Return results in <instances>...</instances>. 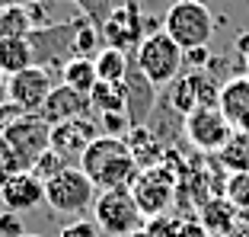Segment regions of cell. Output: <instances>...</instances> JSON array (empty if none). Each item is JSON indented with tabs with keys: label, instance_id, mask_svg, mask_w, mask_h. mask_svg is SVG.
Masks as SVG:
<instances>
[{
	"label": "cell",
	"instance_id": "obj_17",
	"mask_svg": "<svg viewBox=\"0 0 249 237\" xmlns=\"http://www.w3.org/2000/svg\"><path fill=\"white\" fill-rule=\"evenodd\" d=\"M217 109L227 116V122L236 132H249V74L230 77L220 83Z\"/></svg>",
	"mask_w": 249,
	"mask_h": 237
},
{
	"label": "cell",
	"instance_id": "obj_12",
	"mask_svg": "<svg viewBox=\"0 0 249 237\" xmlns=\"http://www.w3.org/2000/svg\"><path fill=\"white\" fill-rule=\"evenodd\" d=\"M144 36H147V16L141 13V10H128L124 3L112 10L109 20L103 22L106 45H109V48H118V52H124V55L138 52V45L144 42Z\"/></svg>",
	"mask_w": 249,
	"mask_h": 237
},
{
	"label": "cell",
	"instance_id": "obj_23",
	"mask_svg": "<svg viewBox=\"0 0 249 237\" xmlns=\"http://www.w3.org/2000/svg\"><path fill=\"white\" fill-rule=\"evenodd\" d=\"M89 106L99 109V116L106 112H124L128 109V93H124V83H106L99 80L89 93Z\"/></svg>",
	"mask_w": 249,
	"mask_h": 237
},
{
	"label": "cell",
	"instance_id": "obj_6",
	"mask_svg": "<svg viewBox=\"0 0 249 237\" xmlns=\"http://www.w3.org/2000/svg\"><path fill=\"white\" fill-rule=\"evenodd\" d=\"M45 202L58 215H83L96 202V186L80 167H64L45 183Z\"/></svg>",
	"mask_w": 249,
	"mask_h": 237
},
{
	"label": "cell",
	"instance_id": "obj_21",
	"mask_svg": "<svg viewBox=\"0 0 249 237\" xmlns=\"http://www.w3.org/2000/svg\"><path fill=\"white\" fill-rule=\"evenodd\" d=\"M96 77L106 83H124L128 77V67H131V55L118 52V48H109L106 45L103 52H96Z\"/></svg>",
	"mask_w": 249,
	"mask_h": 237
},
{
	"label": "cell",
	"instance_id": "obj_9",
	"mask_svg": "<svg viewBox=\"0 0 249 237\" xmlns=\"http://www.w3.org/2000/svg\"><path fill=\"white\" fill-rule=\"evenodd\" d=\"M131 196L138 202L141 215L144 218H157L169 208V199H173V189H176V179L166 167H150V170H141L138 177L131 179Z\"/></svg>",
	"mask_w": 249,
	"mask_h": 237
},
{
	"label": "cell",
	"instance_id": "obj_29",
	"mask_svg": "<svg viewBox=\"0 0 249 237\" xmlns=\"http://www.w3.org/2000/svg\"><path fill=\"white\" fill-rule=\"evenodd\" d=\"M22 234H26V228H22L19 215L3 212V215H0V237H22Z\"/></svg>",
	"mask_w": 249,
	"mask_h": 237
},
{
	"label": "cell",
	"instance_id": "obj_15",
	"mask_svg": "<svg viewBox=\"0 0 249 237\" xmlns=\"http://www.w3.org/2000/svg\"><path fill=\"white\" fill-rule=\"evenodd\" d=\"M89 109H93L89 97H83V93L71 90L67 83H61V87L52 90V97L45 99V106L38 109V118L54 128L61 122H71V118H89Z\"/></svg>",
	"mask_w": 249,
	"mask_h": 237
},
{
	"label": "cell",
	"instance_id": "obj_24",
	"mask_svg": "<svg viewBox=\"0 0 249 237\" xmlns=\"http://www.w3.org/2000/svg\"><path fill=\"white\" fill-rule=\"evenodd\" d=\"M217 160L230 173H249V132H233V138L217 154Z\"/></svg>",
	"mask_w": 249,
	"mask_h": 237
},
{
	"label": "cell",
	"instance_id": "obj_19",
	"mask_svg": "<svg viewBox=\"0 0 249 237\" xmlns=\"http://www.w3.org/2000/svg\"><path fill=\"white\" fill-rule=\"evenodd\" d=\"M26 67H36V48L29 39H7L0 42V74L13 77Z\"/></svg>",
	"mask_w": 249,
	"mask_h": 237
},
{
	"label": "cell",
	"instance_id": "obj_20",
	"mask_svg": "<svg viewBox=\"0 0 249 237\" xmlns=\"http://www.w3.org/2000/svg\"><path fill=\"white\" fill-rule=\"evenodd\" d=\"M36 29L29 3H7L0 7V42L7 39H29Z\"/></svg>",
	"mask_w": 249,
	"mask_h": 237
},
{
	"label": "cell",
	"instance_id": "obj_18",
	"mask_svg": "<svg viewBox=\"0 0 249 237\" xmlns=\"http://www.w3.org/2000/svg\"><path fill=\"white\" fill-rule=\"evenodd\" d=\"M124 141H128V148H131L134 160H138V170H150V167H160V160H163V144L157 141V135L150 132L147 125L131 128V132L124 135Z\"/></svg>",
	"mask_w": 249,
	"mask_h": 237
},
{
	"label": "cell",
	"instance_id": "obj_13",
	"mask_svg": "<svg viewBox=\"0 0 249 237\" xmlns=\"http://www.w3.org/2000/svg\"><path fill=\"white\" fill-rule=\"evenodd\" d=\"M99 138V125L89 122V118H71V122H61L52 128V151L61 157L64 163L77 167L83 157V151Z\"/></svg>",
	"mask_w": 249,
	"mask_h": 237
},
{
	"label": "cell",
	"instance_id": "obj_28",
	"mask_svg": "<svg viewBox=\"0 0 249 237\" xmlns=\"http://www.w3.org/2000/svg\"><path fill=\"white\" fill-rule=\"evenodd\" d=\"M103 231L96 228V221H87V218H80V221H71L67 228H61V237H99Z\"/></svg>",
	"mask_w": 249,
	"mask_h": 237
},
{
	"label": "cell",
	"instance_id": "obj_34",
	"mask_svg": "<svg viewBox=\"0 0 249 237\" xmlns=\"http://www.w3.org/2000/svg\"><path fill=\"white\" fill-rule=\"evenodd\" d=\"M22 237H38V234H22Z\"/></svg>",
	"mask_w": 249,
	"mask_h": 237
},
{
	"label": "cell",
	"instance_id": "obj_8",
	"mask_svg": "<svg viewBox=\"0 0 249 237\" xmlns=\"http://www.w3.org/2000/svg\"><path fill=\"white\" fill-rule=\"evenodd\" d=\"M52 90H54L52 71H45V67H38V64L7 77V99L19 116H38L45 99L52 97Z\"/></svg>",
	"mask_w": 249,
	"mask_h": 237
},
{
	"label": "cell",
	"instance_id": "obj_2",
	"mask_svg": "<svg viewBox=\"0 0 249 237\" xmlns=\"http://www.w3.org/2000/svg\"><path fill=\"white\" fill-rule=\"evenodd\" d=\"M52 148V125L38 116H16L0 135V167L7 173L32 170V163Z\"/></svg>",
	"mask_w": 249,
	"mask_h": 237
},
{
	"label": "cell",
	"instance_id": "obj_10",
	"mask_svg": "<svg viewBox=\"0 0 249 237\" xmlns=\"http://www.w3.org/2000/svg\"><path fill=\"white\" fill-rule=\"evenodd\" d=\"M77 22H80V20L61 22V26H38V29H32L29 42H32V48H36V64L38 67L48 71L52 64H58L61 71H64V64L71 61V55H73ZM73 58H77V55H73Z\"/></svg>",
	"mask_w": 249,
	"mask_h": 237
},
{
	"label": "cell",
	"instance_id": "obj_4",
	"mask_svg": "<svg viewBox=\"0 0 249 237\" xmlns=\"http://www.w3.org/2000/svg\"><path fill=\"white\" fill-rule=\"evenodd\" d=\"M134 64H138V71L154 83V87H163V83L179 80L182 64H185V52L163 29H157V32H147L144 42L138 45Z\"/></svg>",
	"mask_w": 249,
	"mask_h": 237
},
{
	"label": "cell",
	"instance_id": "obj_35",
	"mask_svg": "<svg viewBox=\"0 0 249 237\" xmlns=\"http://www.w3.org/2000/svg\"><path fill=\"white\" fill-rule=\"evenodd\" d=\"M173 3H176V0H173Z\"/></svg>",
	"mask_w": 249,
	"mask_h": 237
},
{
	"label": "cell",
	"instance_id": "obj_3",
	"mask_svg": "<svg viewBox=\"0 0 249 237\" xmlns=\"http://www.w3.org/2000/svg\"><path fill=\"white\" fill-rule=\"evenodd\" d=\"M163 32L182 52L205 48L214 36V16L201 0H176V3H169L166 16H163Z\"/></svg>",
	"mask_w": 249,
	"mask_h": 237
},
{
	"label": "cell",
	"instance_id": "obj_14",
	"mask_svg": "<svg viewBox=\"0 0 249 237\" xmlns=\"http://www.w3.org/2000/svg\"><path fill=\"white\" fill-rule=\"evenodd\" d=\"M0 199H3V208L13 212V215L32 212V208H38L45 202V183L29 170L10 173L3 179V186H0Z\"/></svg>",
	"mask_w": 249,
	"mask_h": 237
},
{
	"label": "cell",
	"instance_id": "obj_31",
	"mask_svg": "<svg viewBox=\"0 0 249 237\" xmlns=\"http://www.w3.org/2000/svg\"><path fill=\"white\" fill-rule=\"evenodd\" d=\"M236 52H240V55H246V58H249V32H246V36H240V39H236Z\"/></svg>",
	"mask_w": 249,
	"mask_h": 237
},
{
	"label": "cell",
	"instance_id": "obj_1",
	"mask_svg": "<svg viewBox=\"0 0 249 237\" xmlns=\"http://www.w3.org/2000/svg\"><path fill=\"white\" fill-rule=\"evenodd\" d=\"M83 173L89 177V183L96 189H124L131 186V179L138 177V160H134L131 148L124 138H112V135H99V138L83 151L80 163Z\"/></svg>",
	"mask_w": 249,
	"mask_h": 237
},
{
	"label": "cell",
	"instance_id": "obj_30",
	"mask_svg": "<svg viewBox=\"0 0 249 237\" xmlns=\"http://www.w3.org/2000/svg\"><path fill=\"white\" fill-rule=\"evenodd\" d=\"M208 61H211L208 45L205 48H192V52H185V64H192V67H208Z\"/></svg>",
	"mask_w": 249,
	"mask_h": 237
},
{
	"label": "cell",
	"instance_id": "obj_33",
	"mask_svg": "<svg viewBox=\"0 0 249 237\" xmlns=\"http://www.w3.org/2000/svg\"><path fill=\"white\" fill-rule=\"evenodd\" d=\"M131 237H150V231H138V234H131Z\"/></svg>",
	"mask_w": 249,
	"mask_h": 237
},
{
	"label": "cell",
	"instance_id": "obj_7",
	"mask_svg": "<svg viewBox=\"0 0 249 237\" xmlns=\"http://www.w3.org/2000/svg\"><path fill=\"white\" fill-rule=\"evenodd\" d=\"M182 132L192 148L208 151V154H220L227 148V141L233 138L236 128L227 122V116L217 106H205V109H195L182 118Z\"/></svg>",
	"mask_w": 249,
	"mask_h": 237
},
{
	"label": "cell",
	"instance_id": "obj_11",
	"mask_svg": "<svg viewBox=\"0 0 249 237\" xmlns=\"http://www.w3.org/2000/svg\"><path fill=\"white\" fill-rule=\"evenodd\" d=\"M169 99H173V109L182 112V118L195 109H205V106H217L220 99V83L214 80L205 71H189V74H179V80L169 83Z\"/></svg>",
	"mask_w": 249,
	"mask_h": 237
},
{
	"label": "cell",
	"instance_id": "obj_5",
	"mask_svg": "<svg viewBox=\"0 0 249 237\" xmlns=\"http://www.w3.org/2000/svg\"><path fill=\"white\" fill-rule=\"evenodd\" d=\"M93 218H96V228L106 237H131L144 224V215H141V208L128 186L124 189H106V193L96 196Z\"/></svg>",
	"mask_w": 249,
	"mask_h": 237
},
{
	"label": "cell",
	"instance_id": "obj_32",
	"mask_svg": "<svg viewBox=\"0 0 249 237\" xmlns=\"http://www.w3.org/2000/svg\"><path fill=\"white\" fill-rule=\"evenodd\" d=\"M122 3H124L128 10H141V0H122Z\"/></svg>",
	"mask_w": 249,
	"mask_h": 237
},
{
	"label": "cell",
	"instance_id": "obj_26",
	"mask_svg": "<svg viewBox=\"0 0 249 237\" xmlns=\"http://www.w3.org/2000/svg\"><path fill=\"white\" fill-rule=\"evenodd\" d=\"M64 167H71V163H64V160H61V157L54 154L52 148H48V151H45V154L38 157L36 163H32V170H29V173H36V177L42 179V183H48V179H52V177H58V173L64 170Z\"/></svg>",
	"mask_w": 249,
	"mask_h": 237
},
{
	"label": "cell",
	"instance_id": "obj_16",
	"mask_svg": "<svg viewBox=\"0 0 249 237\" xmlns=\"http://www.w3.org/2000/svg\"><path fill=\"white\" fill-rule=\"evenodd\" d=\"M124 93H128V122L131 128H141L147 122V116L154 112V103H157V93H154V83L147 80L144 74L138 71L134 64V55H131V67H128V77H124Z\"/></svg>",
	"mask_w": 249,
	"mask_h": 237
},
{
	"label": "cell",
	"instance_id": "obj_27",
	"mask_svg": "<svg viewBox=\"0 0 249 237\" xmlns=\"http://www.w3.org/2000/svg\"><path fill=\"white\" fill-rule=\"evenodd\" d=\"M99 132L112 135V138H124V135L131 132L128 112H106V116H99Z\"/></svg>",
	"mask_w": 249,
	"mask_h": 237
},
{
	"label": "cell",
	"instance_id": "obj_22",
	"mask_svg": "<svg viewBox=\"0 0 249 237\" xmlns=\"http://www.w3.org/2000/svg\"><path fill=\"white\" fill-rule=\"evenodd\" d=\"M61 80H64L71 90L89 97L93 87L99 83V77H96V61L93 58H71L64 64V71H61Z\"/></svg>",
	"mask_w": 249,
	"mask_h": 237
},
{
	"label": "cell",
	"instance_id": "obj_25",
	"mask_svg": "<svg viewBox=\"0 0 249 237\" xmlns=\"http://www.w3.org/2000/svg\"><path fill=\"white\" fill-rule=\"evenodd\" d=\"M227 199L240 208L243 215L249 212V173H233L227 179Z\"/></svg>",
	"mask_w": 249,
	"mask_h": 237
}]
</instances>
